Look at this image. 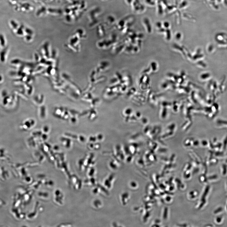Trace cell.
<instances>
[{"mask_svg": "<svg viewBox=\"0 0 227 227\" xmlns=\"http://www.w3.org/2000/svg\"><path fill=\"white\" fill-rule=\"evenodd\" d=\"M63 11L59 8L47 7L44 5L40 6L37 10L36 15L41 17L46 15L58 16L62 14Z\"/></svg>", "mask_w": 227, "mask_h": 227, "instance_id": "obj_1", "label": "cell"}, {"mask_svg": "<svg viewBox=\"0 0 227 227\" xmlns=\"http://www.w3.org/2000/svg\"><path fill=\"white\" fill-rule=\"evenodd\" d=\"M44 1H53L54 0H43Z\"/></svg>", "mask_w": 227, "mask_h": 227, "instance_id": "obj_2", "label": "cell"}, {"mask_svg": "<svg viewBox=\"0 0 227 227\" xmlns=\"http://www.w3.org/2000/svg\"></svg>", "mask_w": 227, "mask_h": 227, "instance_id": "obj_3", "label": "cell"}]
</instances>
